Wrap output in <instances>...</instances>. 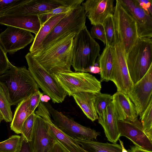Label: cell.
<instances>
[{"mask_svg": "<svg viewBox=\"0 0 152 152\" xmlns=\"http://www.w3.org/2000/svg\"><path fill=\"white\" fill-rule=\"evenodd\" d=\"M0 84L11 105H18L39 91L25 66L17 67L11 63L9 69L0 76Z\"/></svg>", "mask_w": 152, "mask_h": 152, "instance_id": "6da1fadb", "label": "cell"}, {"mask_svg": "<svg viewBox=\"0 0 152 152\" xmlns=\"http://www.w3.org/2000/svg\"><path fill=\"white\" fill-rule=\"evenodd\" d=\"M75 34L65 37L34 55L39 64L51 74L71 72L72 42Z\"/></svg>", "mask_w": 152, "mask_h": 152, "instance_id": "7a4b0ae2", "label": "cell"}, {"mask_svg": "<svg viewBox=\"0 0 152 152\" xmlns=\"http://www.w3.org/2000/svg\"><path fill=\"white\" fill-rule=\"evenodd\" d=\"M100 47L86 27L76 34L72 42V66L75 72H85L95 64Z\"/></svg>", "mask_w": 152, "mask_h": 152, "instance_id": "3957f363", "label": "cell"}, {"mask_svg": "<svg viewBox=\"0 0 152 152\" xmlns=\"http://www.w3.org/2000/svg\"><path fill=\"white\" fill-rule=\"evenodd\" d=\"M134 84L140 80L152 65V39L138 38L126 57Z\"/></svg>", "mask_w": 152, "mask_h": 152, "instance_id": "277c9868", "label": "cell"}, {"mask_svg": "<svg viewBox=\"0 0 152 152\" xmlns=\"http://www.w3.org/2000/svg\"><path fill=\"white\" fill-rule=\"evenodd\" d=\"M113 19L115 44H120L126 57L138 38L136 22L118 0H116Z\"/></svg>", "mask_w": 152, "mask_h": 152, "instance_id": "5b68a950", "label": "cell"}, {"mask_svg": "<svg viewBox=\"0 0 152 152\" xmlns=\"http://www.w3.org/2000/svg\"><path fill=\"white\" fill-rule=\"evenodd\" d=\"M25 58L28 70L44 93L48 96L54 103L63 102L68 95L53 74L47 71L39 64L34 55L28 53Z\"/></svg>", "mask_w": 152, "mask_h": 152, "instance_id": "8992f818", "label": "cell"}, {"mask_svg": "<svg viewBox=\"0 0 152 152\" xmlns=\"http://www.w3.org/2000/svg\"><path fill=\"white\" fill-rule=\"evenodd\" d=\"M86 19L81 5L67 12L44 40L39 52L71 34H78L86 27Z\"/></svg>", "mask_w": 152, "mask_h": 152, "instance_id": "52a82bcc", "label": "cell"}, {"mask_svg": "<svg viewBox=\"0 0 152 152\" xmlns=\"http://www.w3.org/2000/svg\"><path fill=\"white\" fill-rule=\"evenodd\" d=\"M52 74L69 96L81 92L96 94L102 88L100 81L87 72L71 71Z\"/></svg>", "mask_w": 152, "mask_h": 152, "instance_id": "ba28073f", "label": "cell"}, {"mask_svg": "<svg viewBox=\"0 0 152 152\" xmlns=\"http://www.w3.org/2000/svg\"><path fill=\"white\" fill-rule=\"evenodd\" d=\"M53 118L54 124L64 133L75 139L96 140L100 133L80 125L53 108L49 102L44 103Z\"/></svg>", "mask_w": 152, "mask_h": 152, "instance_id": "9c48e42d", "label": "cell"}, {"mask_svg": "<svg viewBox=\"0 0 152 152\" xmlns=\"http://www.w3.org/2000/svg\"><path fill=\"white\" fill-rule=\"evenodd\" d=\"M111 49L113 63L110 80L114 83L118 91L128 94L134 84L129 73L125 53L118 43L111 46Z\"/></svg>", "mask_w": 152, "mask_h": 152, "instance_id": "30bf717a", "label": "cell"}, {"mask_svg": "<svg viewBox=\"0 0 152 152\" xmlns=\"http://www.w3.org/2000/svg\"><path fill=\"white\" fill-rule=\"evenodd\" d=\"M152 65L145 75L134 84L128 94L140 118L152 101Z\"/></svg>", "mask_w": 152, "mask_h": 152, "instance_id": "8fae6325", "label": "cell"}, {"mask_svg": "<svg viewBox=\"0 0 152 152\" xmlns=\"http://www.w3.org/2000/svg\"><path fill=\"white\" fill-rule=\"evenodd\" d=\"M35 111L36 115L41 116L45 122L49 132L55 140L68 152H87L77 141L62 132L53 122L51 116L44 104L40 103Z\"/></svg>", "mask_w": 152, "mask_h": 152, "instance_id": "7c38bea8", "label": "cell"}, {"mask_svg": "<svg viewBox=\"0 0 152 152\" xmlns=\"http://www.w3.org/2000/svg\"><path fill=\"white\" fill-rule=\"evenodd\" d=\"M28 31L8 26L0 34V45L6 53L12 54L31 43L34 37Z\"/></svg>", "mask_w": 152, "mask_h": 152, "instance_id": "4fadbf2b", "label": "cell"}, {"mask_svg": "<svg viewBox=\"0 0 152 152\" xmlns=\"http://www.w3.org/2000/svg\"><path fill=\"white\" fill-rule=\"evenodd\" d=\"M120 136L126 137L137 146L152 151V140L144 132L138 118L133 120H117Z\"/></svg>", "mask_w": 152, "mask_h": 152, "instance_id": "5bb4252c", "label": "cell"}, {"mask_svg": "<svg viewBox=\"0 0 152 152\" xmlns=\"http://www.w3.org/2000/svg\"><path fill=\"white\" fill-rule=\"evenodd\" d=\"M66 1V0H22L18 5L2 15L20 14L39 16L64 4Z\"/></svg>", "mask_w": 152, "mask_h": 152, "instance_id": "9a60e30c", "label": "cell"}, {"mask_svg": "<svg viewBox=\"0 0 152 152\" xmlns=\"http://www.w3.org/2000/svg\"><path fill=\"white\" fill-rule=\"evenodd\" d=\"M134 19L138 38L152 37V16L141 7L135 0H118Z\"/></svg>", "mask_w": 152, "mask_h": 152, "instance_id": "2e32d148", "label": "cell"}, {"mask_svg": "<svg viewBox=\"0 0 152 152\" xmlns=\"http://www.w3.org/2000/svg\"><path fill=\"white\" fill-rule=\"evenodd\" d=\"M55 142L44 120L36 114L31 140L28 142L32 152H48Z\"/></svg>", "mask_w": 152, "mask_h": 152, "instance_id": "e0dca14e", "label": "cell"}, {"mask_svg": "<svg viewBox=\"0 0 152 152\" xmlns=\"http://www.w3.org/2000/svg\"><path fill=\"white\" fill-rule=\"evenodd\" d=\"M114 0H87L81 5L91 24H102L109 16L113 15Z\"/></svg>", "mask_w": 152, "mask_h": 152, "instance_id": "ac0fdd59", "label": "cell"}, {"mask_svg": "<svg viewBox=\"0 0 152 152\" xmlns=\"http://www.w3.org/2000/svg\"><path fill=\"white\" fill-rule=\"evenodd\" d=\"M0 24L25 30L35 35L41 26L38 15L20 14L0 15Z\"/></svg>", "mask_w": 152, "mask_h": 152, "instance_id": "d6986e66", "label": "cell"}, {"mask_svg": "<svg viewBox=\"0 0 152 152\" xmlns=\"http://www.w3.org/2000/svg\"><path fill=\"white\" fill-rule=\"evenodd\" d=\"M112 97L113 108L117 120H133L138 118L134 105L127 94L117 91Z\"/></svg>", "mask_w": 152, "mask_h": 152, "instance_id": "ffe728a7", "label": "cell"}, {"mask_svg": "<svg viewBox=\"0 0 152 152\" xmlns=\"http://www.w3.org/2000/svg\"><path fill=\"white\" fill-rule=\"evenodd\" d=\"M98 119L104 129L107 140L112 143H116L120 136L112 102L99 116Z\"/></svg>", "mask_w": 152, "mask_h": 152, "instance_id": "44dd1931", "label": "cell"}, {"mask_svg": "<svg viewBox=\"0 0 152 152\" xmlns=\"http://www.w3.org/2000/svg\"><path fill=\"white\" fill-rule=\"evenodd\" d=\"M67 13L54 15L43 24L37 34L35 35L33 42L30 47L29 49L30 53L34 55L40 50L44 40L59 21L66 16Z\"/></svg>", "mask_w": 152, "mask_h": 152, "instance_id": "7402d4cb", "label": "cell"}, {"mask_svg": "<svg viewBox=\"0 0 152 152\" xmlns=\"http://www.w3.org/2000/svg\"><path fill=\"white\" fill-rule=\"evenodd\" d=\"M72 96L88 118L92 121L98 119L94 105L95 94L89 92H81L74 94Z\"/></svg>", "mask_w": 152, "mask_h": 152, "instance_id": "603a6c76", "label": "cell"}, {"mask_svg": "<svg viewBox=\"0 0 152 152\" xmlns=\"http://www.w3.org/2000/svg\"><path fill=\"white\" fill-rule=\"evenodd\" d=\"M78 144L87 152H122L121 145L116 143H102L92 140L79 138Z\"/></svg>", "mask_w": 152, "mask_h": 152, "instance_id": "cb8c5ba5", "label": "cell"}, {"mask_svg": "<svg viewBox=\"0 0 152 152\" xmlns=\"http://www.w3.org/2000/svg\"><path fill=\"white\" fill-rule=\"evenodd\" d=\"M29 98L24 99L18 104L10 124L11 130L18 134H21L23 123L31 114Z\"/></svg>", "mask_w": 152, "mask_h": 152, "instance_id": "d4e9b609", "label": "cell"}, {"mask_svg": "<svg viewBox=\"0 0 152 152\" xmlns=\"http://www.w3.org/2000/svg\"><path fill=\"white\" fill-rule=\"evenodd\" d=\"M99 57L98 62L100 68V82H108L110 80L113 67L111 46H105Z\"/></svg>", "mask_w": 152, "mask_h": 152, "instance_id": "484cf974", "label": "cell"}, {"mask_svg": "<svg viewBox=\"0 0 152 152\" xmlns=\"http://www.w3.org/2000/svg\"><path fill=\"white\" fill-rule=\"evenodd\" d=\"M84 1V0H66L64 4L39 16L41 26L51 17L60 14L67 13L81 5Z\"/></svg>", "mask_w": 152, "mask_h": 152, "instance_id": "4316f807", "label": "cell"}, {"mask_svg": "<svg viewBox=\"0 0 152 152\" xmlns=\"http://www.w3.org/2000/svg\"><path fill=\"white\" fill-rule=\"evenodd\" d=\"M23 140L22 135L11 136L8 139L0 142V152H18Z\"/></svg>", "mask_w": 152, "mask_h": 152, "instance_id": "83f0119b", "label": "cell"}, {"mask_svg": "<svg viewBox=\"0 0 152 152\" xmlns=\"http://www.w3.org/2000/svg\"><path fill=\"white\" fill-rule=\"evenodd\" d=\"M144 132L152 140V101L140 118Z\"/></svg>", "mask_w": 152, "mask_h": 152, "instance_id": "f1b7e54d", "label": "cell"}, {"mask_svg": "<svg viewBox=\"0 0 152 152\" xmlns=\"http://www.w3.org/2000/svg\"><path fill=\"white\" fill-rule=\"evenodd\" d=\"M106 38V46H112L115 43L113 15L107 17L102 23Z\"/></svg>", "mask_w": 152, "mask_h": 152, "instance_id": "f546056e", "label": "cell"}, {"mask_svg": "<svg viewBox=\"0 0 152 152\" xmlns=\"http://www.w3.org/2000/svg\"><path fill=\"white\" fill-rule=\"evenodd\" d=\"M11 106L4 91L0 84V111L4 120L7 122H11L12 119Z\"/></svg>", "mask_w": 152, "mask_h": 152, "instance_id": "4dcf8cb0", "label": "cell"}, {"mask_svg": "<svg viewBox=\"0 0 152 152\" xmlns=\"http://www.w3.org/2000/svg\"><path fill=\"white\" fill-rule=\"evenodd\" d=\"M94 103L95 108L99 116L112 101L113 97L111 95L102 93L100 92L95 94Z\"/></svg>", "mask_w": 152, "mask_h": 152, "instance_id": "1f68e13d", "label": "cell"}, {"mask_svg": "<svg viewBox=\"0 0 152 152\" xmlns=\"http://www.w3.org/2000/svg\"><path fill=\"white\" fill-rule=\"evenodd\" d=\"M35 116V113L30 114L24 121L22 127V136L28 142L31 140Z\"/></svg>", "mask_w": 152, "mask_h": 152, "instance_id": "d6a6232c", "label": "cell"}, {"mask_svg": "<svg viewBox=\"0 0 152 152\" xmlns=\"http://www.w3.org/2000/svg\"><path fill=\"white\" fill-rule=\"evenodd\" d=\"M90 34L93 38L99 39L104 45L106 43V38L104 29L102 24L93 25L90 30Z\"/></svg>", "mask_w": 152, "mask_h": 152, "instance_id": "836d02e7", "label": "cell"}, {"mask_svg": "<svg viewBox=\"0 0 152 152\" xmlns=\"http://www.w3.org/2000/svg\"><path fill=\"white\" fill-rule=\"evenodd\" d=\"M11 63L8 59L7 53L0 45V76L9 69Z\"/></svg>", "mask_w": 152, "mask_h": 152, "instance_id": "e575fe53", "label": "cell"}, {"mask_svg": "<svg viewBox=\"0 0 152 152\" xmlns=\"http://www.w3.org/2000/svg\"><path fill=\"white\" fill-rule=\"evenodd\" d=\"M22 0H0V15L19 4Z\"/></svg>", "mask_w": 152, "mask_h": 152, "instance_id": "d590c367", "label": "cell"}, {"mask_svg": "<svg viewBox=\"0 0 152 152\" xmlns=\"http://www.w3.org/2000/svg\"><path fill=\"white\" fill-rule=\"evenodd\" d=\"M43 94L39 91L29 97V102L31 114L35 113L36 109L40 102V98Z\"/></svg>", "mask_w": 152, "mask_h": 152, "instance_id": "8d00e7d4", "label": "cell"}, {"mask_svg": "<svg viewBox=\"0 0 152 152\" xmlns=\"http://www.w3.org/2000/svg\"><path fill=\"white\" fill-rule=\"evenodd\" d=\"M140 6L152 16V0H135Z\"/></svg>", "mask_w": 152, "mask_h": 152, "instance_id": "74e56055", "label": "cell"}, {"mask_svg": "<svg viewBox=\"0 0 152 152\" xmlns=\"http://www.w3.org/2000/svg\"><path fill=\"white\" fill-rule=\"evenodd\" d=\"M18 152H32L28 142L23 138L21 146Z\"/></svg>", "mask_w": 152, "mask_h": 152, "instance_id": "f35d334b", "label": "cell"}, {"mask_svg": "<svg viewBox=\"0 0 152 152\" xmlns=\"http://www.w3.org/2000/svg\"><path fill=\"white\" fill-rule=\"evenodd\" d=\"M48 152H68L61 145L56 142L52 148Z\"/></svg>", "mask_w": 152, "mask_h": 152, "instance_id": "ab89813d", "label": "cell"}, {"mask_svg": "<svg viewBox=\"0 0 152 152\" xmlns=\"http://www.w3.org/2000/svg\"><path fill=\"white\" fill-rule=\"evenodd\" d=\"M127 151L128 152H152L145 150L136 145L131 146L130 148Z\"/></svg>", "mask_w": 152, "mask_h": 152, "instance_id": "60d3db41", "label": "cell"}, {"mask_svg": "<svg viewBox=\"0 0 152 152\" xmlns=\"http://www.w3.org/2000/svg\"><path fill=\"white\" fill-rule=\"evenodd\" d=\"M88 72L93 74L99 73L100 72V68L99 67L94 65L86 69L84 72Z\"/></svg>", "mask_w": 152, "mask_h": 152, "instance_id": "b9f144b4", "label": "cell"}, {"mask_svg": "<svg viewBox=\"0 0 152 152\" xmlns=\"http://www.w3.org/2000/svg\"><path fill=\"white\" fill-rule=\"evenodd\" d=\"M50 99V98L48 96L43 94L41 97L40 101L43 103H46L48 102Z\"/></svg>", "mask_w": 152, "mask_h": 152, "instance_id": "7bdbcfd3", "label": "cell"}, {"mask_svg": "<svg viewBox=\"0 0 152 152\" xmlns=\"http://www.w3.org/2000/svg\"><path fill=\"white\" fill-rule=\"evenodd\" d=\"M118 140H119L120 145H121L122 147V152H128L126 150V149L125 148L124 146V143H123V142L121 140L119 139H118Z\"/></svg>", "mask_w": 152, "mask_h": 152, "instance_id": "ee69618b", "label": "cell"}, {"mask_svg": "<svg viewBox=\"0 0 152 152\" xmlns=\"http://www.w3.org/2000/svg\"><path fill=\"white\" fill-rule=\"evenodd\" d=\"M4 120V118L3 115L1 114V113L0 111V124L1 121Z\"/></svg>", "mask_w": 152, "mask_h": 152, "instance_id": "f6af8a7d", "label": "cell"}]
</instances>
